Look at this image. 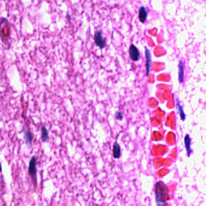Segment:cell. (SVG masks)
Wrapping results in <instances>:
<instances>
[{
  "label": "cell",
  "instance_id": "1",
  "mask_svg": "<svg viewBox=\"0 0 206 206\" xmlns=\"http://www.w3.org/2000/svg\"><path fill=\"white\" fill-rule=\"evenodd\" d=\"M155 194L157 206L166 204L170 200L169 189L166 184L162 181H158L156 183L155 186Z\"/></svg>",
  "mask_w": 206,
  "mask_h": 206
},
{
  "label": "cell",
  "instance_id": "4",
  "mask_svg": "<svg viewBox=\"0 0 206 206\" xmlns=\"http://www.w3.org/2000/svg\"><path fill=\"white\" fill-rule=\"evenodd\" d=\"M10 25L7 19H3L0 23V35L3 39L8 38L10 35Z\"/></svg>",
  "mask_w": 206,
  "mask_h": 206
},
{
  "label": "cell",
  "instance_id": "15",
  "mask_svg": "<svg viewBox=\"0 0 206 206\" xmlns=\"http://www.w3.org/2000/svg\"><path fill=\"white\" fill-rule=\"evenodd\" d=\"M2 169H1V164H0V172H1Z\"/></svg>",
  "mask_w": 206,
  "mask_h": 206
},
{
  "label": "cell",
  "instance_id": "6",
  "mask_svg": "<svg viewBox=\"0 0 206 206\" xmlns=\"http://www.w3.org/2000/svg\"><path fill=\"white\" fill-rule=\"evenodd\" d=\"M145 56H146L145 66H146V76H148L151 70L152 59H151V54L150 53V51L146 47H145Z\"/></svg>",
  "mask_w": 206,
  "mask_h": 206
},
{
  "label": "cell",
  "instance_id": "8",
  "mask_svg": "<svg viewBox=\"0 0 206 206\" xmlns=\"http://www.w3.org/2000/svg\"><path fill=\"white\" fill-rule=\"evenodd\" d=\"M191 142H192V139L190 137V136L189 134H186L184 137V146H185L187 155L188 157H189L192 153V150L191 149V147H190Z\"/></svg>",
  "mask_w": 206,
  "mask_h": 206
},
{
  "label": "cell",
  "instance_id": "3",
  "mask_svg": "<svg viewBox=\"0 0 206 206\" xmlns=\"http://www.w3.org/2000/svg\"><path fill=\"white\" fill-rule=\"evenodd\" d=\"M94 40L95 45L101 49H104L106 45V39L103 38L102 32L101 30H98L95 31L94 36Z\"/></svg>",
  "mask_w": 206,
  "mask_h": 206
},
{
  "label": "cell",
  "instance_id": "7",
  "mask_svg": "<svg viewBox=\"0 0 206 206\" xmlns=\"http://www.w3.org/2000/svg\"><path fill=\"white\" fill-rule=\"evenodd\" d=\"M147 17V11L144 6H141L138 10V18L141 23H145Z\"/></svg>",
  "mask_w": 206,
  "mask_h": 206
},
{
  "label": "cell",
  "instance_id": "14",
  "mask_svg": "<svg viewBox=\"0 0 206 206\" xmlns=\"http://www.w3.org/2000/svg\"><path fill=\"white\" fill-rule=\"evenodd\" d=\"M116 118H117V120H123V116H122V113H121V112H116Z\"/></svg>",
  "mask_w": 206,
  "mask_h": 206
},
{
  "label": "cell",
  "instance_id": "11",
  "mask_svg": "<svg viewBox=\"0 0 206 206\" xmlns=\"http://www.w3.org/2000/svg\"><path fill=\"white\" fill-rule=\"evenodd\" d=\"M176 101H177L176 102L177 109L178 111V113H179L180 116L181 120H182V121H184V120H186V114H185V112H184V110H183V108L181 106L180 101L178 100V99L177 98L176 99Z\"/></svg>",
  "mask_w": 206,
  "mask_h": 206
},
{
  "label": "cell",
  "instance_id": "9",
  "mask_svg": "<svg viewBox=\"0 0 206 206\" xmlns=\"http://www.w3.org/2000/svg\"><path fill=\"white\" fill-rule=\"evenodd\" d=\"M184 80V65L182 60L178 63V80L180 84L183 83Z\"/></svg>",
  "mask_w": 206,
  "mask_h": 206
},
{
  "label": "cell",
  "instance_id": "2",
  "mask_svg": "<svg viewBox=\"0 0 206 206\" xmlns=\"http://www.w3.org/2000/svg\"><path fill=\"white\" fill-rule=\"evenodd\" d=\"M28 173L30 176L32 180L33 183V185L36 188L37 186V170H36V158L33 156L30 161L28 166Z\"/></svg>",
  "mask_w": 206,
  "mask_h": 206
},
{
  "label": "cell",
  "instance_id": "5",
  "mask_svg": "<svg viewBox=\"0 0 206 206\" xmlns=\"http://www.w3.org/2000/svg\"><path fill=\"white\" fill-rule=\"evenodd\" d=\"M129 55L130 59L133 61H137L139 59L140 53L135 45L131 44L129 47Z\"/></svg>",
  "mask_w": 206,
  "mask_h": 206
},
{
  "label": "cell",
  "instance_id": "13",
  "mask_svg": "<svg viewBox=\"0 0 206 206\" xmlns=\"http://www.w3.org/2000/svg\"><path fill=\"white\" fill-rule=\"evenodd\" d=\"M41 138L43 142H45L46 141L48 140L49 139V132L47 131V129H46V128L45 126H43L41 128Z\"/></svg>",
  "mask_w": 206,
  "mask_h": 206
},
{
  "label": "cell",
  "instance_id": "10",
  "mask_svg": "<svg viewBox=\"0 0 206 206\" xmlns=\"http://www.w3.org/2000/svg\"><path fill=\"white\" fill-rule=\"evenodd\" d=\"M112 156L116 159H119L121 157V149L119 144L116 142L113 145Z\"/></svg>",
  "mask_w": 206,
  "mask_h": 206
},
{
  "label": "cell",
  "instance_id": "12",
  "mask_svg": "<svg viewBox=\"0 0 206 206\" xmlns=\"http://www.w3.org/2000/svg\"><path fill=\"white\" fill-rule=\"evenodd\" d=\"M25 134V139H26V143L28 145H31L32 140H33V134L29 129H26L24 131Z\"/></svg>",
  "mask_w": 206,
  "mask_h": 206
}]
</instances>
